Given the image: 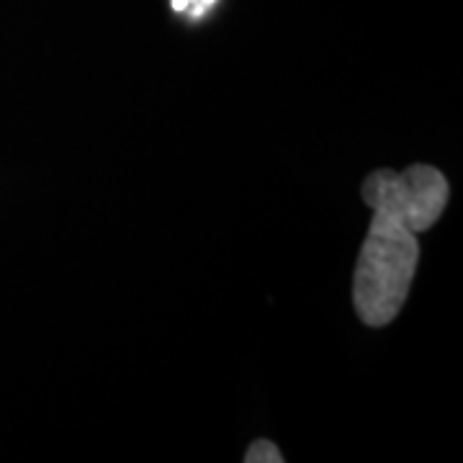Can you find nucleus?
<instances>
[{"label":"nucleus","mask_w":463,"mask_h":463,"mask_svg":"<svg viewBox=\"0 0 463 463\" xmlns=\"http://www.w3.org/2000/svg\"><path fill=\"white\" fill-rule=\"evenodd\" d=\"M361 196L373 219L353 273V304L364 325L386 327L412 288L420 263L417 232H428L443 216L450 185L438 167L414 163L402 173L373 170Z\"/></svg>","instance_id":"nucleus-1"},{"label":"nucleus","mask_w":463,"mask_h":463,"mask_svg":"<svg viewBox=\"0 0 463 463\" xmlns=\"http://www.w3.org/2000/svg\"><path fill=\"white\" fill-rule=\"evenodd\" d=\"M283 453L279 450L276 443H270V440H255V443H250V448L245 450V463H283Z\"/></svg>","instance_id":"nucleus-2"}]
</instances>
